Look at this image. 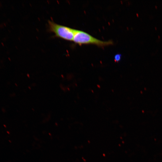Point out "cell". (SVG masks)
<instances>
[{
  "label": "cell",
  "instance_id": "cell-1",
  "mask_svg": "<svg viewBox=\"0 0 162 162\" xmlns=\"http://www.w3.org/2000/svg\"><path fill=\"white\" fill-rule=\"evenodd\" d=\"M73 41L80 45L93 44L102 47L111 45L113 43L110 40L103 41L99 40L85 32L76 29H75Z\"/></svg>",
  "mask_w": 162,
  "mask_h": 162
},
{
  "label": "cell",
  "instance_id": "cell-2",
  "mask_svg": "<svg viewBox=\"0 0 162 162\" xmlns=\"http://www.w3.org/2000/svg\"><path fill=\"white\" fill-rule=\"evenodd\" d=\"M48 25L50 31L54 34L57 37L68 41H73L75 29L57 24L49 20Z\"/></svg>",
  "mask_w": 162,
  "mask_h": 162
},
{
  "label": "cell",
  "instance_id": "cell-3",
  "mask_svg": "<svg viewBox=\"0 0 162 162\" xmlns=\"http://www.w3.org/2000/svg\"><path fill=\"white\" fill-rule=\"evenodd\" d=\"M121 56L119 54L116 55L114 58L116 62L118 61L121 59Z\"/></svg>",
  "mask_w": 162,
  "mask_h": 162
}]
</instances>
